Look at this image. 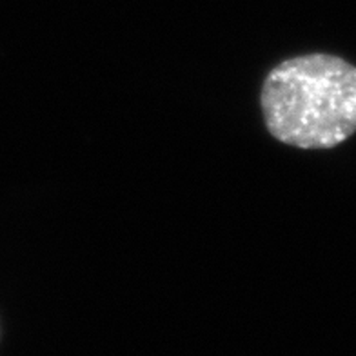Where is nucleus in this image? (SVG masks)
<instances>
[{
	"mask_svg": "<svg viewBox=\"0 0 356 356\" xmlns=\"http://www.w3.org/2000/svg\"><path fill=\"white\" fill-rule=\"evenodd\" d=\"M273 138L300 149H329L356 133V66L311 53L280 62L260 93Z\"/></svg>",
	"mask_w": 356,
	"mask_h": 356,
	"instance_id": "nucleus-1",
	"label": "nucleus"
}]
</instances>
